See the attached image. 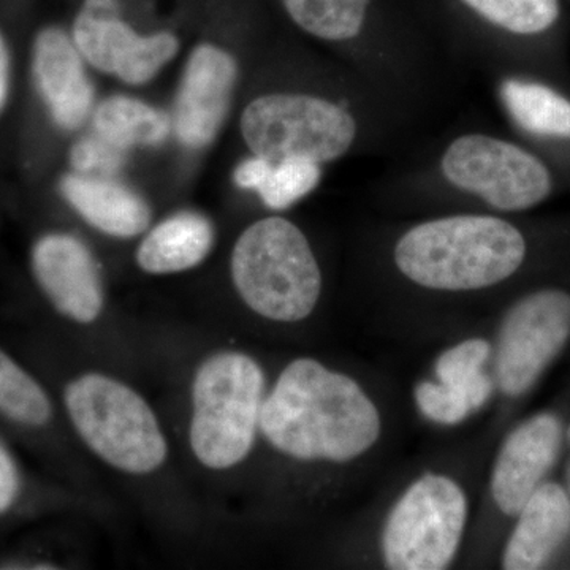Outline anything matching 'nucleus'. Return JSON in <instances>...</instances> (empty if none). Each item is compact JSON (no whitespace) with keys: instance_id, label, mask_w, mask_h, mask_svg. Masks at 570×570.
Returning <instances> with one entry per match:
<instances>
[{"instance_id":"1a4fd4ad","label":"nucleus","mask_w":570,"mask_h":570,"mask_svg":"<svg viewBox=\"0 0 570 570\" xmlns=\"http://www.w3.org/2000/svg\"><path fill=\"white\" fill-rule=\"evenodd\" d=\"M570 337V295L546 288L510 307L499 328L497 382L504 395L520 396L535 384Z\"/></svg>"},{"instance_id":"39448f33","label":"nucleus","mask_w":570,"mask_h":570,"mask_svg":"<svg viewBox=\"0 0 570 570\" xmlns=\"http://www.w3.org/2000/svg\"><path fill=\"white\" fill-rule=\"evenodd\" d=\"M67 412L75 430L105 463L129 474H149L167 459V441L153 409L129 385L105 374L71 381Z\"/></svg>"},{"instance_id":"f03ea898","label":"nucleus","mask_w":570,"mask_h":570,"mask_svg":"<svg viewBox=\"0 0 570 570\" xmlns=\"http://www.w3.org/2000/svg\"><path fill=\"white\" fill-rule=\"evenodd\" d=\"M527 242L515 225L485 214L438 217L397 239L393 261L401 275L423 288L474 292L519 272Z\"/></svg>"},{"instance_id":"6e6552de","label":"nucleus","mask_w":570,"mask_h":570,"mask_svg":"<svg viewBox=\"0 0 570 570\" xmlns=\"http://www.w3.org/2000/svg\"><path fill=\"white\" fill-rule=\"evenodd\" d=\"M441 171L453 187L499 212L534 208L553 187L550 170L539 157L485 134L461 135L450 142Z\"/></svg>"},{"instance_id":"f3484780","label":"nucleus","mask_w":570,"mask_h":570,"mask_svg":"<svg viewBox=\"0 0 570 570\" xmlns=\"http://www.w3.org/2000/svg\"><path fill=\"white\" fill-rule=\"evenodd\" d=\"M214 228L197 213H179L154 227L137 250L142 272L171 275L194 268L212 253Z\"/></svg>"},{"instance_id":"412c9836","label":"nucleus","mask_w":570,"mask_h":570,"mask_svg":"<svg viewBox=\"0 0 570 570\" xmlns=\"http://www.w3.org/2000/svg\"><path fill=\"white\" fill-rule=\"evenodd\" d=\"M373 0H283L299 29L326 41L354 40L365 29Z\"/></svg>"},{"instance_id":"c756f323","label":"nucleus","mask_w":570,"mask_h":570,"mask_svg":"<svg viewBox=\"0 0 570 570\" xmlns=\"http://www.w3.org/2000/svg\"><path fill=\"white\" fill-rule=\"evenodd\" d=\"M568 441H569V445H570V426H569V430H568ZM568 482H569V489H570V461H569V464H568Z\"/></svg>"},{"instance_id":"a878e982","label":"nucleus","mask_w":570,"mask_h":570,"mask_svg":"<svg viewBox=\"0 0 570 570\" xmlns=\"http://www.w3.org/2000/svg\"><path fill=\"white\" fill-rule=\"evenodd\" d=\"M124 151L126 149L118 148L97 135L82 138L71 148L70 164L78 175L111 176L118 174L126 164Z\"/></svg>"},{"instance_id":"f8f14e48","label":"nucleus","mask_w":570,"mask_h":570,"mask_svg":"<svg viewBox=\"0 0 570 570\" xmlns=\"http://www.w3.org/2000/svg\"><path fill=\"white\" fill-rule=\"evenodd\" d=\"M32 272L51 305L70 321L91 324L102 313L104 288L91 250L75 236H41L32 249Z\"/></svg>"},{"instance_id":"20e7f679","label":"nucleus","mask_w":570,"mask_h":570,"mask_svg":"<svg viewBox=\"0 0 570 570\" xmlns=\"http://www.w3.org/2000/svg\"><path fill=\"white\" fill-rule=\"evenodd\" d=\"M265 376L253 356L219 352L198 367L193 384L190 448L204 466L224 471L242 463L261 430Z\"/></svg>"},{"instance_id":"bb28decb","label":"nucleus","mask_w":570,"mask_h":570,"mask_svg":"<svg viewBox=\"0 0 570 570\" xmlns=\"http://www.w3.org/2000/svg\"><path fill=\"white\" fill-rule=\"evenodd\" d=\"M20 490V471H18L13 456L0 441V515L13 508Z\"/></svg>"},{"instance_id":"0eeeda50","label":"nucleus","mask_w":570,"mask_h":570,"mask_svg":"<svg viewBox=\"0 0 570 570\" xmlns=\"http://www.w3.org/2000/svg\"><path fill=\"white\" fill-rule=\"evenodd\" d=\"M468 497L459 482L425 474L407 487L382 530L385 566L393 570L448 569L466 531Z\"/></svg>"},{"instance_id":"a211bd4d","label":"nucleus","mask_w":570,"mask_h":570,"mask_svg":"<svg viewBox=\"0 0 570 570\" xmlns=\"http://www.w3.org/2000/svg\"><path fill=\"white\" fill-rule=\"evenodd\" d=\"M94 127L104 140L127 149L163 142L170 134V119L141 100L115 96L97 107Z\"/></svg>"},{"instance_id":"c85d7f7f","label":"nucleus","mask_w":570,"mask_h":570,"mask_svg":"<svg viewBox=\"0 0 570 570\" xmlns=\"http://www.w3.org/2000/svg\"><path fill=\"white\" fill-rule=\"evenodd\" d=\"M10 92V52L6 40L0 36V112L6 108Z\"/></svg>"},{"instance_id":"aec40b11","label":"nucleus","mask_w":570,"mask_h":570,"mask_svg":"<svg viewBox=\"0 0 570 570\" xmlns=\"http://www.w3.org/2000/svg\"><path fill=\"white\" fill-rule=\"evenodd\" d=\"M490 356L489 341L471 337L442 352L434 365V374L438 382L459 393L475 412L485 406L493 393V379L483 371Z\"/></svg>"},{"instance_id":"393cba45","label":"nucleus","mask_w":570,"mask_h":570,"mask_svg":"<svg viewBox=\"0 0 570 570\" xmlns=\"http://www.w3.org/2000/svg\"><path fill=\"white\" fill-rule=\"evenodd\" d=\"M414 397L419 411L438 425H459L472 414L464 397L438 381L419 382Z\"/></svg>"},{"instance_id":"5701e85b","label":"nucleus","mask_w":570,"mask_h":570,"mask_svg":"<svg viewBox=\"0 0 570 570\" xmlns=\"http://www.w3.org/2000/svg\"><path fill=\"white\" fill-rule=\"evenodd\" d=\"M0 412L13 422L43 426L50 422V397L39 382L0 348Z\"/></svg>"},{"instance_id":"7ed1b4c3","label":"nucleus","mask_w":570,"mask_h":570,"mask_svg":"<svg viewBox=\"0 0 570 570\" xmlns=\"http://www.w3.org/2000/svg\"><path fill=\"white\" fill-rule=\"evenodd\" d=\"M232 279L250 311L283 324L309 317L322 294L313 247L284 217H266L243 232L232 253Z\"/></svg>"},{"instance_id":"6ab92c4d","label":"nucleus","mask_w":570,"mask_h":570,"mask_svg":"<svg viewBox=\"0 0 570 570\" xmlns=\"http://www.w3.org/2000/svg\"><path fill=\"white\" fill-rule=\"evenodd\" d=\"M501 96L513 121L528 132L570 140V102L561 94L539 82L508 80Z\"/></svg>"},{"instance_id":"9b49d317","label":"nucleus","mask_w":570,"mask_h":570,"mask_svg":"<svg viewBox=\"0 0 570 570\" xmlns=\"http://www.w3.org/2000/svg\"><path fill=\"white\" fill-rule=\"evenodd\" d=\"M238 78L230 52L200 45L187 61L175 107V129L189 148H204L227 118Z\"/></svg>"},{"instance_id":"9d476101","label":"nucleus","mask_w":570,"mask_h":570,"mask_svg":"<svg viewBox=\"0 0 570 570\" xmlns=\"http://www.w3.org/2000/svg\"><path fill=\"white\" fill-rule=\"evenodd\" d=\"M118 0H86L73 22L75 47L97 70L145 85L178 52L174 33L140 36L118 14Z\"/></svg>"},{"instance_id":"423d86ee","label":"nucleus","mask_w":570,"mask_h":570,"mask_svg":"<svg viewBox=\"0 0 570 570\" xmlns=\"http://www.w3.org/2000/svg\"><path fill=\"white\" fill-rule=\"evenodd\" d=\"M356 130L346 108L307 94L257 97L242 116L246 145L254 156L273 164L285 159L333 163L351 151Z\"/></svg>"},{"instance_id":"2eb2a0df","label":"nucleus","mask_w":570,"mask_h":570,"mask_svg":"<svg viewBox=\"0 0 570 570\" xmlns=\"http://www.w3.org/2000/svg\"><path fill=\"white\" fill-rule=\"evenodd\" d=\"M502 553V568H543L570 535V498L557 483H542L519 512Z\"/></svg>"},{"instance_id":"b1692460","label":"nucleus","mask_w":570,"mask_h":570,"mask_svg":"<svg viewBox=\"0 0 570 570\" xmlns=\"http://www.w3.org/2000/svg\"><path fill=\"white\" fill-rule=\"evenodd\" d=\"M321 165L305 159H285L275 164L272 175L257 190L262 202L272 209H285L316 189Z\"/></svg>"},{"instance_id":"4be33fe9","label":"nucleus","mask_w":570,"mask_h":570,"mask_svg":"<svg viewBox=\"0 0 570 570\" xmlns=\"http://www.w3.org/2000/svg\"><path fill=\"white\" fill-rule=\"evenodd\" d=\"M479 20L513 33L539 36L560 18V0H456Z\"/></svg>"},{"instance_id":"dca6fc26","label":"nucleus","mask_w":570,"mask_h":570,"mask_svg":"<svg viewBox=\"0 0 570 570\" xmlns=\"http://www.w3.org/2000/svg\"><path fill=\"white\" fill-rule=\"evenodd\" d=\"M63 198L104 234L132 238L148 228L151 212L145 200L122 184L78 174L61 179Z\"/></svg>"},{"instance_id":"f257e3e1","label":"nucleus","mask_w":570,"mask_h":570,"mask_svg":"<svg viewBox=\"0 0 570 570\" xmlns=\"http://www.w3.org/2000/svg\"><path fill=\"white\" fill-rule=\"evenodd\" d=\"M261 431L291 459L348 463L376 445L382 420L355 379L317 360L296 358L265 396Z\"/></svg>"},{"instance_id":"ddd939ff","label":"nucleus","mask_w":570,"mask_h":570,"mask_svg":"<svg viewBox=\"0 0 570 570\" xmlns=\"http://www.w3.org/2000/svg\"><path fill=\"white\" fill-rule=\"evenodd\" d=\"M562 428L557 415L543 412L517 426L499 449L490 491L504 515L517 517L543 483L560 453Z\"/></svg>"},{"instance_id":"cd10ccee","label":"nucleus","mask_w":570,"mask_h":570,"mask_svg":"<svg viewBox=\"0 0 570 570\" xmlns=\"http://www.w3.org/2000/svg\"><path fill=\"white\" fill-rule=\"evenodd\" d=\"M273 167H275V164L269 163L264 157H250V159H246L245 163L236 167L235 183L242 189L258 190L264 186L268 176L272 175Z\"/></svg>"},{"instance_id":"4468645a","label":"nucleus","mask_w":570,"mask_h":570,"mask_svg":"<svg viewBox=\"0 0 570 570\" xmlns=\"http://www.w3.org/2000/svg\"><path fill=\"white\" fill-rule=\"evenodd\" d=\"M32 71L52 121L66 130L80 127L91 111L94 88L80 51L62 29L45 28L36 37Z\"/></svg>"}]
</instances>
